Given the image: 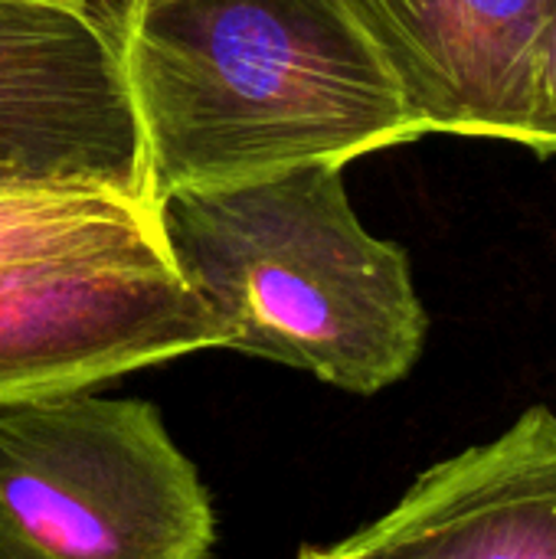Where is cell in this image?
<instances>
[{
  "label": "cell",
  "instance_id": "11",
  "mask_svg": "<svg viewBox=\"0 0 556 559\" xmlns=\"http://www.w3.org/2000/svg\"><path fill=\"white\" fill-rule=\"evenodd\" d=\"M298 559H347V557H341L338 550H315V547H305V550L298 554Z\"/></svg>",
  "mask_w": 556,
  "mask_h": 559
},
{
  "label": "cell",
  "instance_id": "10",
  "mask_svg": "<svg viewBox=\"0 0 556 559\" xmlns=\"http://www.w3.org/2000/svg\"><path fill=\"white\" fill-rule=\"evenodd\" d=\"M62 3H72V7H82L88 13H95L105 26H111L121 39V29H125V20H128V10H131V0H62Z\"/></svg>",
  "mask_w": 556,
  "mask_h": 559
},
{
  "label": "cell",
  "instance_id": "1",
  "mask_svg": "<svg viewBox=\"0 0 556 559\" xmlns=\"http://www.w3.org/2000/svg\"><path fill=\"white\" fill-rule=\"evenodd\" d=\"M151 200L426 138L344 0H131Z\"/></svg>",
  "mask_w": 556,
  "mask_h": 559
},
{
  "label": "cell",
  "instance_id": "9",
  "mask_svg": "<svg viewBox=\"0 0 556 559\" xmlns=\"http://www.w3.org/2000/svg\"><path fill=\"white\" fill-rule=\"evenodd\" d=\"M537 154H556V0H547V29L541 49V118H537Z\"/></svg>",
  "mask_w": 556,
  "mask_h": 559
},
{
  "label": "cell",
  "instance_id": "3",
  "mask_svg": "<svg viewBox=\"0 0 556 559\" xmlns=\"http://www.w3.org/2000/svg\"><path fill=\"white\" fill-rule=\"evenodd\" d=\"M216 511L144 400L0 406V559H206Z\"/></svg>",
  "mask_w": 556,
  "mask_h": 559
},
{
  "label": "cell",
  "instance_id": "5",
  "mask_svg": "<svg viewBox=\"0 0 556 559\" xmlns=\"http://www.w3.org/2000/svg\"><path fill=\"white\" fill-rule=\"evenodd\" d=\"M0 177L88 183L147 206L121 39L62 0H0Z\"/></svg>",
  "mask_w": 556,
  "mask_h": 559
},
{
  "label": "cell",
  "instance_id": "7",
  "mask_svg": "<svg viewBox=\"0 0 556 559\" xmlns=\"http://www.w3.org/2000/svg\"><path fill=\"white\" fill-rule=\"evenodd\" d=\"M347 559H556V416L531 406L498 439L423 472L334 547Z\"/></svg>",
  "mask_w": 556,
  "mask_h": 559
},
{
  "label": "cell",
  "instance_id": "4",
  "mask_svg": "<svg viewBox=\"0 0 556 559\" xmlns=\"http://www.w3.org/2000/svg\"><path fill=\"white\" fill-rule=\"evenodd\" d=\"M220 344L164 249L0 265V406L92 390Z\"/></svg>",
  "mask_w": 556,
  "mask_h": 559
},
{
  "label": "cell",
  "instance_id": "2",
  "mask_svg": "<svg viewBox=\"0 0 556 559\" xmlns=\"http://www.w3.org/2000/svg\"><path fill=\"white\" fill-rule=\"evenodd\" d=\"M164 252L226 350L374 396L426 347L429 318L403 246L370 236L344 164H295L157 200Z\"/></svg>",
  "mask_w": 556,
  "mask_h": 559
},
{
  "label": "cell",
  "instance_id": "8",
  "mask_svg": "<svg viewBox=\"0 0 556 559\" xmlns=\"http://www.w3.org/2000/svg\"><path fill=\"white\" fill-rule=\"evenodd\" d=\"M157 249V210L128 193L0 177V265Z\"/></svg>",
  "mask_w": 556,
  "mask_h": 559
},
{
  "label": "cell",
  "instance_id": "6",
  "mask_svg": "<svg viewBox=\"0 0 556 559\" xmlns=\"http://www.w3.org/2000/svg\"><path fill=\"white\" fill-rule=\"evenodd\" d=\"M423 134L537 154L547 0H344Z\"/></svg>",
  "mask_w": 556,
  "mask_h": 559
}]
</instances>
